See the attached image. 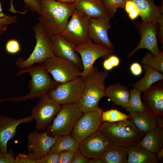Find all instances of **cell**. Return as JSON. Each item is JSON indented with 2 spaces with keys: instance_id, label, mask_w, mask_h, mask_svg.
<instances>
[{
  "instance_id": "22",
  "label": "cell",
  "mask_w": 163,
  "mask_h": 163,
  "mask_svg": "<svg viewBox=\"0 0 163 163\" xmlns=\"http://www.w3.org/2000/svg\"><path fill=\"white\" fill-rule=\"evenodd\" d=\"M130 0L136 5L142 22H155L158 24L163 22V10L160 6L155 5L153 0Z\"/></svg>"
},
{
  "instance_id": "35",
  "label": "cell",
  "mask_w": 163,
  "mask_h": 163,
  "mask_svg": "<svg viewBox=\"0 0 163 163\" xmlns=\"http://www.w3.org/2000/svg\"><path fill=\"white\" fill-rule=\"evenodd\" d=\"M36 163H60L59 152H53L36 160Z\"/></svg>"
},
{
  "instance_id": "16",
  "label": "cell",
  "mask_w": 163,
  "mask_h": 163,
  "mask_svg": "<svg viewBox=\"0 0 163 163\" xmlns=\"http://www.w3.org/2000/svg\"><path fill=\"white\" fill-rule=\"evenodd\" d=\"M142 102L146 111L163 117V81L154 83L143 92Z\"/></svg>"
},
{
  "instance_id": "42",
  "label": "cell",
  "mask_w": 163,
  "mask_h": 163,
  "mask_svg": "<svg viewBox=\"0 0 163 163\" xmlns=\"http://www.w3.org/2000/svg\"><path fill=\"white\" fill-rule=\"evenodd\" d=\"M125 5L124 8L126 12L128 14L133 9L137 8L134 3L130 0L125 1Z\"/></svg>"
},
{
  "instance_id": "43",
  "label": "cell",
  "mask_w": 163,
  "mask_h": 163,
  "mask_svg": "<svg viewBox=\"0 0 163 163\" xmlns=\"http://www.w3.org/2000/svg\"><path fill=\"white\" fill-rule=\"evenodd\" d=\"M114 67L118 66L120 63V59L115 55H111L107 58Z\"/></svg>"
},
{
  "instance_id": "26",
  "label": "cell",
  "mask_w": 163,
  "mask_h": 163,
  "mask_svg": "<svg viewBox=\"0 0 163 163\" xmlns=\"http://www.w3.org/2000/svg\"><path fill=\"white\" fill-rule=\"evenodd\" d=\"M145 72L144 77L131 85L143 92L147 90L154 83L163 79V73L150 66L143 65Z\"/></svg>"
},
{
  "instance_id": "17",
  "label": "cell",
  "mask_w": 163,
  "mask_h": 163,
  "mask_svg": "<svg viewBox=\"0 0 163 163\" xmlns=\"http://www.w3.org/2000/svg\"><path fill=\"white\" fill-rule=\"evenodd\" d=\"M111 18L90 19L88 23L89 40L113 50V46L109 39L108 31Z\"/></svg>"
},
{
  "instance_id": "39",
  "label": "cell",
  "mask_w": 163,
  "mask_h": 163,
  "mask_svg": "<svg viewBox=\"0 0 163 163\" xmlns=\"http://www.w3.org/2000/svg\"><path fill=\"white\" fill-rule=\"evenodd\" d=\"M15 159L16 163H36V160L29 154L19 153L16 155Z\"/></svg>"
},
{
  "instance_id": "24",
  "label": "cell",
  "mask_w": 163,
  "mask_h": 163,
  "mask_svg": "<svg viewBox=\"0 0 163 163\" xmlns=\"http://www.w3.org/2000/svg\"><path fill=\"white\" fill-rule=\"evenodd\" d=\"M152 153L163 148V127H158L145 134L138 144Z\"/></svg>"
},
{
  "instance_id": "23",
  "label": "cell",
  "mask_w": 163,
  "mask_h": 163,
  "mask_svg": "<svg viewBox=\"0 0 163 163\" xmlns=\"http://www.w3.org/2000/svg\"><path fill=\"white\" fill-rule=\"evenodd\" d=\"M128 87L119 83H115L106 87L104 96L108 97L114 104L126 109L129 97Z\"/></svg>"
},
{
  "instance_id": "9",
  "label": "cell",
  "mask_w": 163,
  "mask_h": 163,
  "mask_svg": "<svg viewBox=\"0 0 163 163\" xmlns=\"http://www.w3.org/2000/svg\"><path fill=\"white\" fill-rule=\"evenodd\" d=\"M43 63L54 80L60 84L73 80L79 76L81 69L68 59L54 56L46 59Z\"/></svg>"
},
{
  "instance_id": "27",
  "label": "cell",
  "mask_w": 163,
  "mask_h": 163,
  "mask_svg": "<svg viewBox=\"0 0 163 163\" xmlns=\"http://www.w3.org/2000/svg\"><path fill=\"white\" fill-rule=\"evenodd\" d=\"M127 148L110 144L101 156L103 163H127Z\"/></svg>"
},
{
  "instance_id": "37",
  "label": "cell",
  "mask_w": 163,
  "mask_h": 163,
  "mask_svg": "<svg viewBox=\"0 0 163 163\" xmlns=\"http://www.w3.org/2000/svg\"><path fill=\"white\" fill-rule=\"evenodd\" d=\"M74 152L68 150L59 152L60 163H72Z\"/></svg>"
},
{
  "instance_id": "11",
  "label": "cell",
  "mask_w": 163,
  "mask_h": 163,
  "mask_svg": "<svg viewBox=\"0 0 163 163\" xmlns=\"http://www.w3.org/2000/svg\"><path fill=\"white\" fill-rule=\"evenodd\" d=\"M75 51L81 58L83 70L79 76L85 78L93 69L95 62L100 57H108L112 55L113 50L90 40L81 45L76 46Z\"/></svg>"
},
{
  "instance_id": "30",
  "label": "cell",
  "mask_w": 163,
  "mask_h": 163,
  "mask_svg": "<svg viewBox=\"0 0 163 163\" xmlns=\"http://www.w3.org/2000/svg\"><path fill=\"white\" fill-rule=\"evenodd\" d=\"M141 62L143 65H148L154 69L163 73V52L160 53L156 56L152 53H148L143 57Z\"/></svg>"
},
{
  "instance_id": "32",
  "label": "cell",
  "mask_w": 163,
  "mask_h": 163,
  "mask_svg": "<svg viewBox=\"0 0 163 163\" xmlns=\"http://www.w3.org/2000/svg\"><path fill=\"white\" fill-rule=\"evenodd\" d=\"M24 2L26 8L30 9L32 11L35 12L39 14L40 12L41 6L39 0H23ZM11 6L9 10L12 13H18L24 14L26 13L24 12L18 11H16L14 7L12 0H11Z\"/></svg>"
},
{
  "instance_id": "14",
  "label": "cell",
  "mask_w": 163,
  "mask_h": 163,
  "mask_svg": "<svg viewBox=\"0 0 163 163\" xmlns=\"http://www.w3.org/2000/svg\"><path fill=\"white\" fill-rule=\"evenodd\" d=\"M141 36V39L136 47L129 53L128 58H130L139 49H146L154 56L160 52L157 40L158 23L155 22H134Z\"/></svg>"
},
{
  "instance_id": "33",
  "label": "cell",
  "mask_w": 163,
  "mask_h": 163,
  "mask_svg": "<svg viewBox=\"0 0 163 163\" xmlns=\"http://www.w3.org/2000/svg\"><path fill=\"white\" fill-rule=\"evenodd\" d=\"M17 20L16 16L7 15L3 12L0 1V35L5 32L8 25L15 23Z\"/></svg>"
},
{
  "instance_id": "15",
  "label": "cell",
  "mask_w": 163,
  "mask_h": 163,
  "mask_svg": "<svg viewBox=\"0 0 163 163\" xmlns=\"http://www.w3.org/2000/svg\"><path fill=\"white\" fill-rule=\"evenodd\" d=\"M110 144L99 130L79 143L78 149L86 158L101 157Z\"/></svg>"
},
{
  "instance_id": "20",
  "label": "cell",
  "mask_w": 163,
  "mask_h": 163,
  "mask_svg": "<svg viewBox=\"0 0 163 163\" xmlns=\"http://www.w3.org/2000/svg\"><path fill=\"white\" fill-rule=\"evenodd\" d=\"M128 115L136 127L145 134L158 127H163V118L146 110L142 112L131 111Z\"/></svg>"
},
{
  "instance_id": "3",
  "label": "cell",
  "mask_w": 163,
  "mask_h": 163,
  "mask_svg": "<svg viewBox=\"0 0 163 163\" xmlns=\"http://www.w3.org/2000/svg\"><path fill=\"white\" fill-rule=\"evenodd\" d=\"M99 130L111 144L126 148L138 144L145 135L129 119L115 122H104Z\"/></svg>"
},
{
  "instance_id": "40",
  "label": "cell",
  "mask_w": 163,
  "mask_h": 163,
  "mask_svg": "<svg viewBox=\"0 0 163 163\" xmlns=\"http://www.w3.org/2000/svg\"><path fill=\"white\" fill-rule=\"evenodd\" d=\"M89 159L84 156L78 149L74 152L72 163H89Z\"/></svg>"
},
{
  "instance_id": "46",
  "label": "cell",
  "mask_w": 163,
  "mask_h": 163,
  "mask_svg": "<svg viewBox=\"0 0 163 163\" xmlns=\"http://www.w3.org/2000/svg\"><path fill=\"white\" fill-rule=\"evenodd\" d=\"M156 158L158 161L163 162V148L157 151L155 153Z\"/></svg>"
},
{
  "instance_id": "18",
  "label": "cell",
  "mask_w": 163,
  "mask_h": 163,
  "mask_svg": "<svg viewBox=\"0 0 163 163\" xmlns=\"http://www.w3.org/2000/svg\"><path fill=\"white\" fill-rule=\"evenodd\" d=\"M49 36L55 56L70 60L81 70L83 69L81 59L75 50V44L66 40L60 34H53Z\"/></svg>"
},
{
  "instance_id": "49",
  "label": "cell",
  "mask_w": 163,
  "mask_h": 163,
  "mask_svg": "<svg viewBox=\"0 0 163 163\" xmlns=\"http://www.w3.org/2000/svg\"><path fill=\"white\" fill-rule=\"evenodd\" d=\"M100 3H102L101 0H94Z\"/></svg>"
},
{
  "instance_id": "21",
  "label": "cell",
  "mask_w": 163,
  "mask_h": 163,
  "mask_svg": "<svg viewBox=\"0 0 163 163\" xmlns=\"http://www.w3.org/2000/svg\"><path fill=\"white\" fill-rule=\"evenodd\" d=\"M75 9L91 18H111L110 14L103 4L94 0H76L73 4Z\"/></svg>"
},
{
  "instance_id": "2",
  "label": "cell",
  "mask_w": 163,
  "mask_h": 163,
  "mask_svg": "<svg viewBox=\"0 0 163 163\" xmlns=\"http://www.w3.org/2000/svg\"><path fill=\"white\" fill-rule=\"evenodd\" d=\"M26 73H28L31 77L28 85L29 90L28 94L20 97L0 99V102L9 101L16 103L38 98L60 84L51 79L43 63L37 66L33 65L25 69H19L15 77H17Z\"/></svg>"
},
{
  "instance_id": "8",
  "label": "cell",
  "mask_w": 163,
  "mask_h": 163,
  "mask_svg": "<svg viewBox=\"0 0 163 163\" xmlns=\"http://www.w3.org/2000/svg\"><path fill=\"white\" fill-rule=\"evenodd\" d=\"M85 87L84 78L79 76L59 84L47 94L54 101L61 105L78 103L82 95Z\"/></svg>"
},
{
  "instance_id": "10",
  "label": "cell",
  "mask_w": 163,
  "mask_h": 163,
  "mask_svg": "<svg viewBox=\"0 0 163 163\" xmlns=\"http://www.w3.org/2000/svg\"><path fill=\"white\" fill-rule=\"evenodd\" d=\"M38 98V102L32 110L31 116L36 121V129L43 131L51 124L61 105L54 101L47 93Z\"/></svg>"
},
{
  "instance_id": "31",
  "label": "cell",
  "mask_w": 163,
  "mask_h": 163,
  "mask_svg": "<svg viewBox=\"0 0 163 163\" xmlns=\"http://www.w3.org/2000/svg\"><path fill=\"white\" fill-rule=\"evenodd\" d=\"M102 119L103 122H115L129 119V115L122 113L117 109H111L102 112Z\"/></svg>"
},
{
  "instance_id": "5",
  "label": "cell",
  "mask_w": 163,
  "mask_h": 163,
  "mask_svg": "<svg viewBox=\"0 0 163 163\" xmlns=\"http://www.w3.org/2000/svg\"><path fill=\"white\" fill-rule=\"evenodd\" d=\"M32 29L36 44L32 52L27 59L18 58L16 60V65L19 69H25L35 63H43L46 59L55 56L49 35L40 23H37Z\"/></svg>"
},
{
  "instance_id": "36",
  "label": "cell",
  "mask_w": 163,
  "mask_h": 163,
  "mask_svg": "<svg viewBox=\"0 0 163 163\" xmlns=\"http://www.w3.org/2000/svg\"><path fill=\"white\" fill-rule=\"evenodd\" d=\"M5 48L7 52L11 54H16L21 50L19 42L14 39L8 40L6 43Z\"/></svg>"
},
{
  "instance_id": "13",
  "label": "cell",
  "mask_w": 163,
  "mask_h": 163,
  "mask_svg": "<svg viewBox=\"0 0 163 163\" xmlns=\"http://www.w3.org/2000/svg\"><path fill=\"white\" fill-rule=\"evenodd\" d=\"M57 137L50 135L47 130L39 132L36 129L30 132L27 136L28 154L36 160L45 156L49 153Z\"/></svg>"
},
{
  "instance_id": "12",
  "label": "cell",
  "mask_w": 163,
  "mask_h": 163,
  "mask_svg": "<svg viewBox=\"0 0 163 163\" xmlns=\"http://www.w3.org/2000/svg\"><path fill=\"white\" fill-rule=\"evenodd\" d=\"M102 112L99 108L83 113L76 123L70 135L79 143L98 131L103 122L101 117Z\"/></svg>"
},
{
  "instance_id": "25",
  "label": "cell",
  "mask_w": 163,
  "mask_h": 163,
  "mask_svg": "<svg viewBox=\"0 0 163 163\" xmlns=\"http://www.w3.org/2000/svg\"><path fill=\"white\" fill-rule=\"evenodd\" d=\"M127 163H157L155 154L138 144L127 148Z\"/></svg>"
},
{
  "instance_id": "28",
  "label": "cell",
  "mask_w": 163,
  "mask_h": 163,
  "mask_svg": "<svg viewBox=\"0 0 163 163\" xmlns=\"http://www.w3.org/2000/svg\"><path fill=\"white\" fill-rule=\"evenodd\" d=\"M78 142L70 135L58 136L49 153L59 152L63 150L75 152L78 149Z\"/></svg>"
},
{
  "instance_id": "1",
  "label": "cell",
  "mask_w": 163,
  "mask_h": 163,
  "mask_svg": "<svg viewBox=\"0 0 163 163\" xmlns=\"http://www.w3.org/2000/svg\"><path fill=\"white\" fill-rule=\"evenodd\" d=\"M41 6L39 22L49 35L60 34L75 9L73 4L56 0H39Z\"/></svg>"
},
{
  "instance_id": "47",
  "label": "cell",
  "mask_w": 163,
  "mask_h": 163,
  "mask_svg": "<svg viewBox=\"0 0 163 163\" xmlns=\"http://www.w3.org/2000/svg\"><path fill=\"white\" fill-rule=\"evenodd\" d=\"M89 163H103V162L100 157H98L89 159Z\"/></svg>"
},
{
  "instance_id": "19",
  "label": "cell",
  "mask_w": 163,
  "mask_h": 163,
  "mask_svg": "<svg viewBox=\"0 0 163 163\" xmlns=\"http://www.w3.org/2000/svg\"><path fill=\"white\" fill-rule=\"evenodd\" d=\"M33 120L31 116L18 119L0 116V152H7V143L15 135L17 128L19 124L30 122Z\"/></svg>"
},
{
  "instance_id": "4",
  "label": "cell",
  "mask_w": 163,
  "mask_h": 163,
  "mask_svg": "<svg viewBox=\"0 0 163 163\" xmlns=\"http://www.w3.org/2000/svg\"><path fill=\"white\" fill-rule=\"evenodd\" d=\"M109 75L108 71H99L94 66L91 72L84 78L85 89L78 102V107L83 113L99 108V102L104 97L105 83Z\"/></svg>"
},
{
  "instance_id": "34",
  "label": "cell",
  "mask_w": 163,
  "mask_h": 163,
  "mask_svg": "<svg viewBox=\"0 0 163 163\" xmlns=\"http://www.w3.org/2000/svg\"><path fill=\"white\" fill-rule=\"evenodd\" d=\"M101 1L107 10L113 16L118 8H124L125 7L124 0H101Z\"/></svg>"
},
{
  "instance_id": "6",
  "label": "cell",
  "mask_w": 163,
  "mask_h": 163,
  "mask_svg": "<svg viewBox=\"0 0 163 163\" xmlns=\"http://www.w3.org/2000/svg\"><path fill=\"white\" fill-rule=\"evenodd\" d=\"M83 113L77 102L62 105L52 123L47 127L49 134L53 136L70 135Z\"/></svg>"
},
{
  "instance_id": "29",
  "label": "cell",
  "mask_w": 163,
  "mask_h": 163,
  "mask_svg": "<svg viewBox=\"0 0 163 163\" xmlns=\"http://www.w3.org/2000/svg\"><path fill=\"white\" fill-rule=\"evenodd\" d=\"M130 94L126 110L129 112L135 111L142 112L145 111L141 99L142 91L133 88L129 91Z\"/></svg>"
},
{
  "instance_id": "44",
  "label": "cell",
  "mask_w": 163,
  "mask_h": 163,
  "mask_svg": "<svg viewBox=\"0 0 163 163\" xmlns=\"http://www.w3.org/2000/svg\"><path fill=\"white\" fill-rule=\"evenodd\" d=\"M128 14L129 18L132 21L134 20L139 16H140L139 12L137 8L133 9Z\"/></svg>"
},
{
  "instance_id": "41",
  "label": "cell",
  "mask_w": 163,
  "mask_h": 163,
  "mask_svg": "<svg viewBox=\"0 0 163 163\" xmlns=\"http://www.w3.org/2000/svg\"><path fill=\"white\" fill-rule=\"evenodd\" d=\"M130 69L132 74L135 76L140 75L142 72L141 66L139 63L136 62H134L131 64Z\"/></svg>"
},
{
  "instance_id": "48",
  "label": "cell",
  "mask_w": 163,
  "mask_h": 163,
  "mask_svg": "<svg viewBox=\"0 0 163 163\" xmlns=\"http://www.w3.org/2000/svg\"><path fill=\"white\" fill-rule=\"evenodd\" d=\"M58 2L66 3L73 4L76 0H56Z\"/></svg>"
},
{
  "instance_id": "45",
  "label": "cell",
  "mask_w": 163,
  "mask_h": 163,
  "mask_svg": "<svg viewBox=\"0 0 163 163\" xmlns=\"http://www.w3.org/2000/svg\"><path fill=\"white\" fill-rule=\"evenodd\" d=\"M103 65L105 70L108 71L111 70L114 68L107 58L104 61Z\"/></svg>"
},
{
  "instance_id": "38",
  "label": "cell",
  "mask_w": 163,
  "mask_h": 163,
  "mask_svg": "<svg viewBox=\"0 0 163 163\" xmlns=\"http://www.w3.org/2000/svg\"><path fill=\"white\" fill-rule=\"evenodd\" d=\"M0 163H16L14 153L11 150L5 153L0 152Z\"/></svg>"
},
{
  "instance_id": "7",
  "label": "cell",
  "mask_w": 163,
  "mask_h": 163,
  "mask_svg": "<svg viewBox=\"0 0 163 163\" xmlns=\"http://www.w3.org/2000/svg\"><path fill=\"white\" fill-rule=\"evenodd\" d=\"M70 17L60 34L62 36L75 46L82 44L89 40L88 27L90 18L76 9Z\"/></svg>"
}]
</instances>
